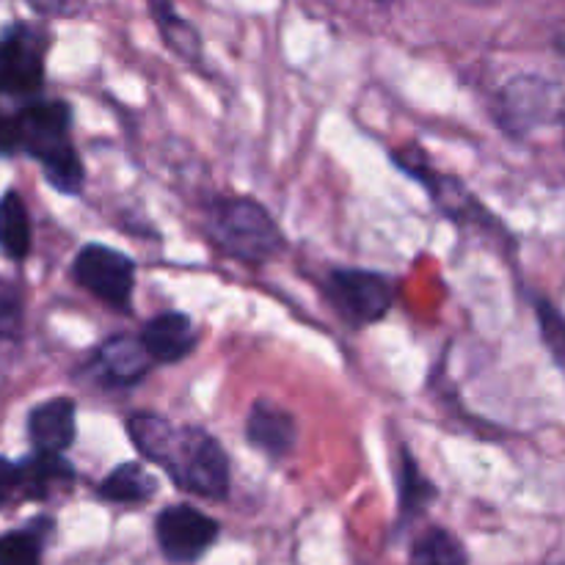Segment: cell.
I'll return each instance as SVG.
<instances>
[{
  "mask_svg": "<svg viewBox=\"0 0 565 565\" xmlns=\"http://www.w3.org/2000/svg\"><path fill=\"white\" fill-rule=\"evenodd\" d=\"M14 489H20V467H11L9 461L0 458V502L9 500Z\"/></svg>",
  "mask_w": 565,
  "mask_h": 565,
  "instance_id": "7402d4cb",
  "label": "cell"
},
{
  "mask_svg": "<svg viewBox=\"0 0 565 565\" xmlns=\"http://www.w3.org/2000/svg\"><path fill=\"white\" fill-rule=\"evenodd\" d=\"M563 47H565V39H563Z\"/></svg>",
  "mask_w": 565,
  "mask_h": 565,
  "instance_id": "4316f807",
  "label": "cell"
},
{
  "mask_svg": "<svg viewBox=\"0 0 565 565\" xmlns=\"http://www.w3.org/2000/svg\"><path fill=\"white\" fill-rule=\"evenodd\" d=\"M375 3H390V0H375Z\"/></svg>",
  "mask_w": 565,
  "mask_h": 565,
  "instance_id": "d4e9b609",
  "label": "cell"
},
{
  "mask_svg": "<svg viewBox=\"0 0 565 565\" xmlns=\"http://www.w3.org/2000/svg\"><path fill=\"white\" fill-rule=\"evenodd\" d=\"M42 539L31 530L0 535V565H39Z\"/></svg>",
  "mask_w": 565,
  "mask_h": 565,
  "instance_id": "ac0fdd59",
  "label": "cell"
},
{
  "mask_svg": "<svg viewBox=\"0 0 565 565\" xmlns=\"http://www.w3.org/2000/svg\"><path fill=\"white\" fill-rule=\"evenodd\" d=\"M143 345L158 364H177L196 351V326L182 312H163L143 326Z\"/></svg>",
  "mask_w": 565,
  "mask_h": 565,
  "instance_id": "8fae6325",
  "label": "cell"
},
{
  "mask_svg": "<svg viewBox=\"0 0 565 565\" xmlns=\"http://www.w3.org/2000/svg\"><path fill=\"white\" fill-rule=\"evenodd\" d=\"M31 3L36 6L39 11H53V14L66 9V0H31Z\"/></svg>",
  "mask_w": 565,
  "mask_h": 565,
  "instance_id": "603a6c76",
  "label": "cell"
},
{
  "mask_svg": "<svg viewBox=\"0 0 565 565\" xmlns=\"http://www.w3.org/2000/svg\"><path fill=\"white\" fill-rule=\"evenodd\" d=\"M127 436L147 461L158 463L174 486L204 500H224L230 491V458L202 428L171 425L158 414H132Z\"/></svg>",
  "mask_w": 565,
  "mask_h": 565,
  "instance_id": "6da1fadb",
  "label": "cell"
},
{
  "mask_svg": "<svg viewBox=\"0 0 565 565\" xmlns=\"http://www.w3.org/2000/svg\"><path fill=\"white\" fill-rule=\"evenodd\" d=\"M204 230L218 252L243 263H268L285 248V235L274 215L246 196L215 199L204 215Z\"/></svg>",
  "mask_w": 565,
  "mask_h": 565,
  "instance_id": "7a4b0ae2",
  "label": "cell"
},
{
  "mask_svg": "<svg viewBox=\"0 0 565 565\" xmlns=\"http://www.w3.org/2000/svg\"><path fill=\"white\" fill-rule=\"evenodd\" d=\"M329 296L345 320L356 326H370L386 318L392 309V285L375 270L340 268L329 276Z\"/></svg>",
  "mask_w": 565,
  "mask_h": 565,
  "instance_id": "8992f818",
  "label": "cell"
},
{
  "mask_svg": "<svg viewBox=\"0 0 565 565\" xmlns=\"http://www.w3.org/2000/svg\"><path fill=\"white\" fill-rule=\"evenodd\" d=\"M28 434L36 450L64 452L75 441V403L70 397H53L31 412Z\"/></svg>",
  "mask_w": 565,
  "mask_h": 565,
  "instance_id": "7c38bea8",
  "label": "cell"
},
{
  "mask_svg": "<svg viewBox=\"0 0 565 565\" xmlns=\"http://www.w3.org/2000/svg\"><path fill=\"white\" fill-rule=\"evenodd\" d=\"M494 110L502 130L524 136L561 114L565 116L563 92L544 77H516L502 88Z\"/></svg>",
  "mask_w": 565,
  "mask_h": 565,
  "instance_id": "277c9868",
  "label": "cell"
},
{
  "mask_svg": "<svg viewBox=\"0 0 565 565\" xmlns=\"http://www.w3.org/2000/svg\"><path fill=\"white\" fill-rule=\"evenodd\" d=\"M22 132V147L44 166L47 180L61 193H81L83 163L70 141L72 114L66 103H33L17 116Z\"/></svg>",
  "mask_w": 565,
  "mask_h": 565,
  "instance_id": "3957f363",
  "label": "cell"
},
{
  "mask_svg": "<svg viewBox=\"0 0 565 565\" xmlns=\"http://www.w3.org/2000/svg\"><path fill=\"white\" fill-rule=\"evenodd\" d=\"M246 439L265 456L285 458L298 441V423L287 408L270 401H257L246 417Z\"/></svg>",
  "mask_w": 565,
  "mask_h": 565,
  "instance_id": "30bf717a",
  "label": "cell"
},
{
  "mask_svg": "<svg viewBox=\"0 0 565 565\" xmlns=\"http://www.w3.org/2000/svg\"><path fill=\"white\" fill-rule=\"evenodd\" d=\"M22 147L20 121L0 110V154H11Z\"/></svg>",
  "mask_w": 565,
  "mask_h": 565,
  "instance_id": "44dd1931",
  "label": "cell"
},
{
  "mask_svg": "<svg viewBox=\"0 0 565 565\" xmlns=\"http://www.w3.org/2000/svg\"><path fill=\"white\" fill-rule=\"evenodd\" d=\"M463 3H469V6H489V3H497V0H463Z\"/></svg>",
  "mask_w": 565,
  "mask_h": 565,
  "instance_id": "cb8c5ba5",
  "label": "cell"
},
{
  "mask_svg": "<svg viewBox=\"0 0 565 565\" xmlns=\"http://www.w3.org/2000/svg\"><path fill=\"white\" fill-rule=\"evenodd\" d=\"M154 535L166 561L196 563L218 539V522L193 505H171L154 522Z\"/></svg>",
  "mask_w": 565,
  "mask_h": 565,
  "instance_id": "52a82bcc",
  "label": "cell"
},
{
  "mask_svg": "<svg viewBox=\"0 0 565 565\" xmlns=\"http://www.w3.org/2000/svg\"><path fill=\"white\" fill-rule=\"evenodd\" d=\"M436 500V486L423 475L412 452L403 447L397 461V502H401V522L419 516Z\"/></svg>",
  "mask_w": 565,
  "mask_h": 565,
  "instance_id": "5bb4252c",
  "label": "cell"
},
{
  "mask_svg": "<svg viewBox=\"0 0 565 565\" xmlns=\"http://www.w3.org/2000/svg\"><path fill=\"white\" fill-rule=\"evenodd\" d=\"M44 61L42 36L17 25L0 39V88L11 94H31L42 86Z\"/></svg>",
  "mask_w": 565,
  "mask_h": 565,
  "instance_id": "ba28073f",
  "label": "cell"
},
{
  "mask_svg": "<svg viewBox=\"0 0 565 565\" xmlns=\"http://www.w3.org/2000/svg\"><path fill=\"white\" fill-rule=\"evenodd\" d=\"M0 248L11 259H25L31 252V221L25 202L14 191L0 199Z\"/></svg>",
  "mask_w": 565,
  "mask_h": 565,
  "instance_id": "2e32d148",
  "label": "cell"
},
{
  "mask_svg": "<svg viewBox=\"0 0 565 565\" xmlns=\"http://www.w3.org/2000/svg\"><path fill=\"white\" fill-rule=\"evenodd\" d=\"M535 312H539L541 337H544L546 348H550L557 362L565 364V315L557 312L550 301H539Z\"/></svg>",
  "mask_w": 565,
  "mask_h": 565,
  "instance_id": "d6986e66",
  "label": "cell"
},
{
  "mask_svg": "<svg viewBox=\"0 0 565 565\" xmlns=\"http://www.w3.org/2000/svg\"><path fill=\"white\" fill-rule=\"evenodd\" d=\"M22 307L14 287L0 285V337H14L20 331Z\"/></svg>",
  "mask_w": 565,
  "mask_h": 565,
  "instance_id": "ffe728a7",
  "label": "cell"
},
{
  "mask_svg": "<svg viewBox=\"0 0 565 565\" xmlns=\"http://www.w3.org/2000/svg\"><path fill=\"white\" fill-rule=\"evenodd\" d=\"M563 125H565V116H563ZM563 132H565V127H563Z\"/></svg>",
  "mask_w": 565,
  "mask_h": 565,
  "instance_id": "484cf974",
  "label": "cell"
},
{
  "mask_svg": "<svg viewBox=\"0 0 565 565\" xmlns=\"http://www.w3.org/2000/svg\"><path fill=\"white\" fill-rule=\"evenodd\" d=\"M75 480V469L61 458V452L39 450L31 461L20 467V489L31 497H50L53 491L66 489Z\"/></svg>",
  "mask_w": 565,
  "mask_h": 565,
  "instance_id": "4fadbf2b",
  "label": "cell"
},
{
  "mask_svg": "<svg viewBox=\"0 0 565 565\" xmlns=\"http://www.w3.org/2000/svg\"><path fill=\"white\" fill-rule=\"evenodd\" d=\"M154 359L141 337L116 334L99 345L94 367L108 386H132L152 370Z\"/></svg>",
  "mask_w": 565,
  "mask_h": 565,
  "instance_id": "9c48e42d",
  "label": "cell"
},
{
  "mask_svg": "<svg viewBox=\"0 0 565 565\" xmlns=\"http://www.w3.org/2000/svg\"><path fill=\"white\" fill-rule=\"evenodd\" d=\"M158 483L141 463H121L99 483V497L121 505H138L154 494Z\"/></svg>",
  "mask_w": 565,
  "mask_h": 565,
  "instance_id": "9a60e30c",
  "label": "cell"
},
{
  "mask_svg": "<svg viewBox=\"0 0 565 565\" xmlns=\"http://www.w3.org/2000/svg\"><path fill=\"white\" fill-rule=\"evenodd\" d=\"M467 550L450 530L430 527L414 544L408 565H467Z\"/></svg>",
  "mask_w": 565,
  "mask_h": 565,
  "instance_id": "e0dca14e",
  "label": "cell"
},
{
  "mask_svg": "<svg viewBox=\"0 0 565 565\" xmlns=\"http://www.w3.org/2000/svg\"><path fill=\"white\" fill-rule=\"evenodd\" d=\"M75 279L108 307L127 309L136 287V265L116 248L88 243L75 257Z\"/></svg>",
  "mask_w": 565,
  "mask_h": 565,
  "instance_id": "5b68a950",
  "label": "cell"
}]
</instances>
